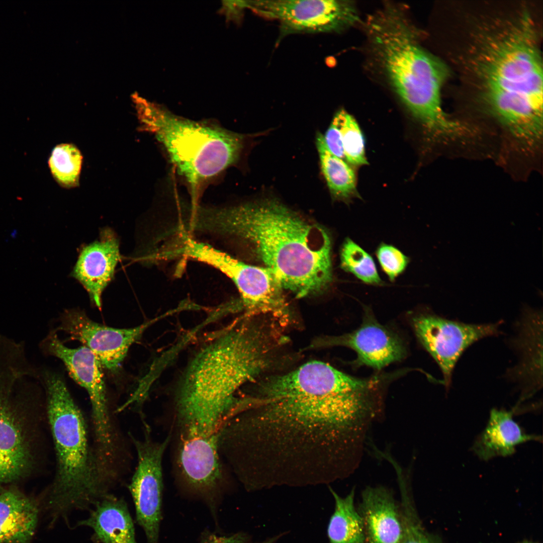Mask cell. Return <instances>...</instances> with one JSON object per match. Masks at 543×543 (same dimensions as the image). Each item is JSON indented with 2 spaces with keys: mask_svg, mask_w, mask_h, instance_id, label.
Here are the masks:
<instances>
[{
  "mask_svg": "<svg viewBox=\"0 0 543 543\" xmlns=\"http://www.w3.org/2000/svg\"><path fill=\"white\" fill-rule=\"evenodd\" d=\"M401 511L403 534L400 543H441L422 526L417 512L406 492L402 491Z\"/></svg>",
  "mask_w": 543,
  "mask_h": 543,
  "instance_id": "83f0119b",
  "label": "cell"
},
{
  "mask_svg": "<svg viewBox=\"0 0 543 543\" xmlns=\"http://www.w3.org/2000/svg\"><path fill=\"white\" fill-rule=\"evenodd\" d=\"M527 16L482 36L473 60L481 97L505 127L520 130L543 118L542 59Z\"/></svg>",
  "mask_w": 543,
  "mask_h": 543,
  "instance_id": "5b68a950",
  "label": "cell"
},
{
  "mask_svg": "<svg viewBox=\"0 0 543 543\" xmlns=\"http://www.w3.org/2000/svg\"><path fill=\"white\" fill-rule=\"evenodd\" d=\"M141 130L152 134L191 187V206L198 205V188L239 159L246 137L217 125L172 113L134 94Z\"/></svg>",
  "mask_w": 543,
  "mask_h": 543,
  "instance_id": "52a82bcc",
  "label": "cell"
},
{
  "mask_svg": "<svg viewBox=\"0 0 543 543\" xmlns=\"http://www.w3.org/2000/svg\"><path fill=\"white\" fill-rule=\"evenodd\" d=\"M319 343V346L349 347L356 353V365L366 366L378 370L401 360L406 355V349L402 339L393 331L378 322L368 309L357 329L341 335L324 338Z\"/></svg>",
  "mask_w": 543,
  "mask_h": 543,
  "instance_id": "2e32d148",
  "label": "cell"
},
{
  "mask_svg": "<svg viewBox=\"0 0 543 543\" xmlns=\"http://www.w3.org/2000/svg\"><path fill=\"white\" fill-rule=\"evenodd\" d=\"M41 511L39 501L16 487L0 488V543H31Z\"/></svg>",
  "mask_w": 543,
  "mask_h": 543,
  "instance_id": "d6986e66",
  "label": "cell"
},
{
  "mask_svg": "<svg viewBox=\"0 0 543 543\" xmlns=\"http://www.w3.org/2000/svg\"><path fill=\"white\" fill-rule=\"evenodd\" d=\"M82 160V155L76 146L63 143L53 149L49 159V166L59 185L71 188L78 185Z\"/></svg>",
  "mask_w": 543,
  "mask_h": 543,
  "instance_id": "484cf974",
  "label": "cell"
},
{
  "mask_svg": "<svg viewBox=\"0 0 543 543\" xmlns=\"http://www.w3.org/2000/svg\"><path fill=\"white\" fill-rule=\"evenodd\" d=\"M208 264L234 283L245 314L269 316L283 326L290 323L291 310L284 289L269 269L248 264L220 250L211 253Z\"/></svg>",
  "mask_w": 543,
  "mask_h": 543,
  "instance_id": "8fae6325",
  "label": "cell"
},
{
  "mask_svg": "<svg viewBox=\"0 0 543 543\" xmlns=\"http://www.w3.org/2000/svg\"><path fill=\"white\" fill-rule=\"evenodd\" d=\"M280 326L268 316L244 314L198 351L175 394L180 434L218 433L237 404V390L273 366L287 342Z\"/></svg>",
  "mask_w": 543,
  "mask_h": 543,
  "instance_id": "7a4b0ae2",
  "label": "cell"
},
{
  "mask_svg": "<svg viewBox=\"0 0 543 543\" xmlns=\"http://www.w3.org/2000/svg\"><path fill=\"white\" fill-rule=\"evenodd\" d=\"M193 224L197 231L216 234L248 247L274 274L283 289L298 298L321 294L333 282L329 234L277 200L201 207Z\"/></svg>",
  "mask_w": 543,
  "mask_h": 543,
  "instance_id": "3957f363",
  "label": "cell"
},
{
  "mask_svg": "<svg viewBox=\"0 0 543 543\" xmlns=\"http://www.w3.org/2000/svg\"><path fill=\"white\" fill-rule=\"evenodd\" d=\"M281 535H277L258 543H275Z\"/></svg>",
  "mask_w": 543,
  "mask_h": 543,
  "instance_id": "d6a6232c",
  "label": "cell"
},
{
  "mask_svg": "<svg viewBox=\"0 0 543 543\" xmlns=\"http://www.w3.org/2000/svg\"><path fill=\"white\" fill-rule=\"evenodd\" d=\"M316 145L322 172L334 199L346 203L352 198H360L356 189L353 170L343 160L328 150L323 135L320 133L316 137Z\"/></svg>",
  "mask_w": 543,
  "mask_h": 543,
  "instance_id": "cb8c5ba5",
  "label": "cell"
},
{
  "mask_svg": "<svg viewBox=\"0 0 543 543\" xmlns=\"http://www.w3.org/2000/svg\"><path fill=\"white\" fill-rule=\"evenodd\" d=\"M538 436L526 434L513 419V412L492 409L487 425L476 439L472 450L480 459L488 461L496 457L514 453L518 445L530 440L538 441Z\"/></svg>",
  "mask_w": 543,
  "mask_h": 543,
  "instance_id": "44dd1931",
  "label": "cell"
},
{
  "mask_svg": "<svg viewBox=\"0 0 543 543\" xmlns=\"http://www.w3.org/2000/svg\"><path fill=\"white\" fill-rule=\"evenodd\" d=\"M246 9L245 1H225L222 2L221 13L228 21H240Z\"/></svg>",
  "mask_w": 543,
  "mask_h": 543,
  "instance_id": "1f68e13d",
  "label": "cell"
},
{
  "mask_svg": "<svg viewBox=\"0 0 543 543\" xmlns=\"http://www.w3.org/2000/svg\"><path fill=\"white\" fill-rule=\"evenodd\" d=\"M121 259L119 241L109 227L101 230L99 239L83 246L71 273L87 292L91 302L102 307V295L112 280Z\"/></svg>",
  "mask_w": 543,
  "mask_h": 543,
  "instance_id": "e0dca14e",
  "label": "cell"
},
{
  "mask_svg": "<svg viewBox=\"0 0 543 543\" xmlns=\"http://www.w3.org/2000/svg\"><path fill=\"white\" fill-rule=\"evenodd\" d=\"M179 437L176 463L182 482L188 490L214 506L222 481L218 434Z\"/></svg>",
  "mask_w": 543,
  "mask_h": 543,
  "instance_id": "9a60e30c",
  "label": "cell"
},
{
  "mask_svg": "<svg viewBox=\"0 0 543 543\" xmlns=\"http://www.w3.org/2000/svg\"><path fill=\"white\" fill-rule=\"evenodd\" d=\"M158 319L132 328H116L93 321L83 311L70 309L61 314L60 324L55 330L63 331L69 335V339L81 342L95 354L102 368L116 374L131 346Z\"/></svg>",
  "mask_w": 543,
  "mask_h": 543,
  "instance_id": "5bb4252c",
  "label": "cell"
},
{
  "mask_svg": "<svg viewBox=\"0 0 543 543\" xmlns=\"http://www.w3.org/2000/svg\"><path fill=\"white\" fill-rule=\"evenodd\" d=\"M323 137L328 150L335 156L345 159L339 126L334 117Z\"/></svg>",
  "mask_w": 543,
  "mask_h": 543,
  "instance_id": "f546056e",
  "label": "cell"
},
{
  "mask_svg": "<svg viewBox=\"0 0 543 543\" xmlns=\"http://www.w3.org/2000/svg\"><path fill=\"white\" fill-rule=\"evenodd\" d=\"M365 29L374 56L391 88L411 114L434 135H460L464 126L443 111L445 66L421 44L406 9L391 2L368 16Z\"/></svg>",
  "mask_w": 543,
  "mask_h": 543,
  "instance_id": "277c9868",
  "label": "cell"
},
{
  "mask_svg": "<svg viewBox=\"0 0 543 543\" xmlns=\"http://www.w3.org/2000/svg\"><path fill=\"white\" fill-rule=\"evenodd\" d=\"M25 349L0 342V488L27 476L36 463L40 391Z\"/></svg>",
  "mask_w": 543,
  "mask_h": 543,
  "instance_id": "ba28073f",
  "label": "cell"
},
{
  "mask_svg": "<svg viewBox=\"0 0 543 543\" xmlns=\"http://www.w3.org/2000/svg\"><path fill=\"white\" fill-rule=\"evenodd\" d=\"M340 267L362 282L382 286L381 279L372 256L350 238L344 241L340 251Z\"/></svg>",
  "mask_w": 543,
  "mask_h": 543,
  "instance_id": "d4e9b609",
  "label": "cell"
},
{
  "mask_svg": "<svg viewBox=\"0 0 543 543\" xmlns=\"http://www.w3.org/2000/svg\"><path fill=\"white\" fill-rule=\"evenodd\" d=\"M411 323L419 341L439 367L447 387L464 351L475 342L498 334L500 325L499 322L465 323L429 313L414 315Z\"/></svg>",
  "mask_w": 543,
  "mask_h": 543,
  "instance_id": "7c38bea8",
  "label": "cell"
},
{
  "mask_svg": "<svg viewBox=\"0 0 543 543\" xmlns=\"http://www.w3.org/2000/svg\"><path fill=\"white\" fill-rule=\"evenodd\" d=\"M385 376L358 378L312 361L243 396L241 436L259 458L290 472L325 471L350 456L382 399ZM359 444V443H358Z\"/></svg>",
  "mask_w": 543,
  "mask_h": 543,
  "instance_id": "6da1fadb",
  "label": "cell"
},
{
  "mask_svg": "<svg viewBox=\"0 0 543 543\" xmlns=\"http://www.w3.org/2000/svg\"><path fill=\"white\" fill-rule=\"evenodd\" d=\"M94 531L98 543H138L134 524L127 505L123 499L109 494L99 500L88 517L77 522Z\"/></svg>",
  "mask_w": 543,
  "mask_h": 543,
  "instance_id": "ffe728a7",
  "label": "cell"
},
{
  "mask_svg": "<svg viewBox=\"0 0 543 543\" xmlns=\"http://www.w3.org/2000/svg\"><path fill=\"white\" fill-rule=\"evenodd\" d=\"M334 118L339 126L345 160L355 166L368 164L364 136L356 120L343 109L338 111Z\"/></svg>",
  "mask_w": 543,
  "mask_h": 543,
  "instance_id": "4316f807",
  "label": "cell"
},
{
  "mask_svg": "<svg viewBox=\"0 0 543 543\" xmlns=\"http://www.w3.org/2000/svg\"><path fill=\"white\" fill-rule=\"evenodd\" d=\"M248 536L238 532L229 536H222L206 531L203 534L200 543H247Z\"/></svg>",
  "mask_w": 543,
  "mask_h": 543,
  "instance_id": "4dcf8cb0",
  "label": "cell"
},
{
  "mask_svg": "<svg viewBox=\"0 0 543 543\" xmlns=\"http://www.w3.org/2000/svg\"><path fill=\"white\" fill-rule=\"evenodd\" d=\"M522 543H534V542H530V541H525V542H523Z\"/></svg>",
  "mask_w": 543,
  "mask_h": 543,
  "instance_id": "836d02e7",
  "label": "cell"
},
{
  "mask_svg": "<svg viewBox=\"0 0 543 543\" xmlns=\"http://www.w3.org/2000/svg\"><path fill=\"white\" fill-rule=\"evenodd\" d=\"M246 9L280 24V38L295 34L341 32L360 20L354 2L342 0L245 1Z\"/></svg>",
  "mask_w": 543,
  "mask_h": 543,
  "instance_id": "30bf717a",
  "label": "cell"
},
{
  "mask_svg": "<svg viewBox=\"0 0 543 543\" xmlns=\"http://www.w3.org/2000/svg\"><path fill=\"white\" fill-rule=\"evenodd\" d=\"M56 456L53 483L40 501L51 523L88 509L109 493L102 478L85 419L58 373L38 369Z\"/></svg>",
  "mask_w": 543,
  "mask_h": 543,
  "instance_id": "8992f818",
  "label": "cell"
},
{
  "mask_svg": "<svg viewBox=\"0 0 543 543\" xmlns=\"http://www.w3.org/2000/svg\"><path fill=\"white\" fill-rule=\"evenodd\" d=\"M375 254L382 270L392 282L404 272L410 262L409 257L400 249L384 242L378 245Z\"/></svg>",
  "mask_w": 543,
  "mask_h": 543,
  "instance_id": "f1b7e54d",
  "label": "cell"
},
{
  "mask_svg": "<svg viewBox=\"0 0 543 543\" xmlns=\"http://www.w3.org/2000/svg\"><path fill=\"white\" fill-rule=\"evenodd\" d=\"M137 451V465L129 485L134 502L136 520L143 529L148 543H158L163 490L162 460L170 439L154 441L149 433L144 438L132 436Z\"/></svg>",
  "mask_w": 543,
  "mask_h": 543,
  "instance_id": "4fadbf2b",
  "label": "cell"
},
{
  "mask_svg": "<svg viewBox=\"0 0 543 543\" xmlns=\"http://www.w3.org/2000/svg\"><path fill=\"white\" fill-rule=\"evenodd\" d=\"M39 347L44 354L60 359L71 377L86 390L91 404L96 455L103 462L116 459L122 446L108 406L102 367L97 356L84 345L75 348L67 347L55 329L40 342Z\"/></svg>",
  "mask_w": 543,
  "mask_h": 543,
  "instance_id": "9c48e42d",
  "label": "cell"
},
{
  "mask_svg": "<svg viewBox=\"0 0 543 543\" xmlns=\"http://www.w3.org/2000/svg\"><path fill=\"white\" fill-rule=\"evenodd\" d=\"M334 511L327 527L330 543H365L366 535L361 516L354 505V490L341 497L332 489Z\"/></svg>",
  "mask_w": 543,
  "mask_h": 543,
  "instance_id": "603a6c76",
  "label": "cell"
},
{
  "mask_svg": "<svg viewBox=\"0 0 543 543\" xmlns=\"http://www.w3.org/2000/svg\"><path fill=\"white\" fill-rule=\"evenodd\" d=\"M520 322L519 333L514 343L521 354V360L509 375L534 391L542 384V314L527 311Z\"/></svg>",
  "mask_w": 543,
  "mask_h": 543,
  "instance_id": "7402d4cb",
  "label": "cell"
},
{
  "mask_svg": "<svg viewBox=\"0 0 543 543\" xmlns=\"http://www.w3.org/2000/svg\"><path fill=\"white\" fill-rule=\"evenodd\" d=\"M367 543H400L403 534L401 509L390 492L382 487H368L360 505Z\"/></svg>",
  "mask_w": 543,
  "mask_h": 543,
  "instance_id": "ac0fdd59",
  "label": "cell"
}]
</instances>
